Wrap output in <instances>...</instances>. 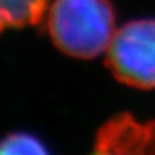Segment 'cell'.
<instances>
[{
    "label": "cell",
    "instance_id": "277c9868",
    "mask_svg": "<svg viewBox=\"0 0 155 155\" xmlns=\"http://www.w3.org/2000/svg\"><path fill=\"white\" fill-rule=\"evenodd\" d=\"M52 0H0V26L7 29H26L45 21Z\"/></svg>",
    "mask_w": 155,
    "mask_h": 155
},
{
    "label": "cell",
    "instance_id": "3957f363",
    "mask_svg": "<svg viewBox=\"0 0 155 155\" xmlns=\"http://www.w3.org/2000/svg\"><path fill=\"white\" fill-rule=\"evenodd\" d=\"M87 155H155V120L113 116L98 128Z\"/></svg>",
    "mask_w": 155,
    "mask_h": 155
},
{
    "label": "cell",
    "instance_id": "7a4b0ae2",
    "mask_svg": "<svg viewBox=\"0 0 155 155\" xmlns=\"http://www.w3.org/2000/svg\"><path fill=\"white\" fill-rule=\"evenodd\" d=\"M104 61L118 83L136 90H154L155 19H132L117 27Z\"/></svg>",
    "mask_w": 155,
    "mask_h": 155
},
{
    "label": "cell",
    "instance_id": "5b68a950",
    "mask_svg": "<svg viewBox=\"0 0 155 155\" xmlns=\"http://www.w3.org/2000/svg\"><path fill=\"white\" fill-rule=\"evenodd\" d=\"M0 155H51L38 137L26 132H12L2 142Z\"/></svg>",
    "mask_w": 155,
    "mask_h": 155
},
{
    "label": "cell",
    "instance_id": "6da1fadb",
    "mask_svg": "<svg viewBox=\"0 0 155 155\" xmlns=\"http://www.w3.org/2000/svg\"><path fill=\"white\" fill-rule=\"evenodd\" d=\"M44 22L54 48L78 60L104 56L117 31L109 0H52Z\"/></svg>",
    "mask_w": 155,
    "mask_h": 155
}]
</instances>
